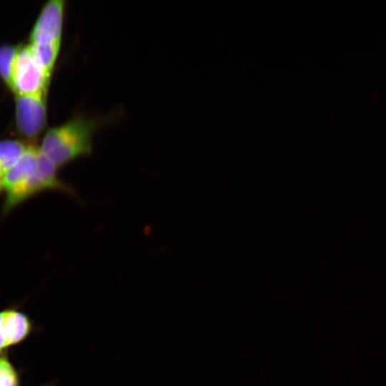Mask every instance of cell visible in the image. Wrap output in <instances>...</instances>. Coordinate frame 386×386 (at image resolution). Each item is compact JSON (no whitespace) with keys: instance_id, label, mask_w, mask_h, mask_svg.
I'll return each mask as SVG.
<instances>
[{"instance_id":"obj_6","label":"cell","mask_w":386,"mask_h":386,"mask_svg":"<svg viewBox=\"0 0 386 386\" xmlns=\"http://www.w3.org/2000/svg\"><path fill=\"white\" fill-rule=\"evenodd\" d=\"M2 312V327L8 346L16 345L24 340L31 328L28 317L15 309L4 310Z\"/></svg>"},{"instance_id":"obj_2","label":"cell","mask_w":386,"mask_h":386,"mask_svg":"<svg viewBox=\"0 0 386 386\" xmlns=\"http://www.w3.org/2000/svg\"><path fill=\"white\" fill-rule=\"evenodd\" d=\"M58 170L57 167L39 148L36 167L18 184L4 192L2 214L6 215L25 201L45 191L61 192L81 202L76 189L62 179Z\"/></svg>"},{"instance_id":"obj_12","label":"cell","mask_w":386,"mask_h":386,"mask_svg":"<svg viewBox=\"0 0 386 386\" xmlns=\"http://www.w3.org/2000/svg\"><path fill=\"white\" fill-rule=\"evenodd\" d=\"M3 191L2 189V187H1V183H0V193Z\"/></svg>"},{"instance_id":"obj_11","label":"cell","mask_w":386,"mask_h":386,"mask_svg":"<svg viewBox=\"0 0 386 386\" xmlns=\"http://www.w3.org/2000/svg\"><path fill=\"white\" fill-rule=\"evenodd\" d=\"M4 170L2 169V167L0 166V183H1V180L4 175Z\"/></svg>"},{"instance_id":"obj_9","label":"cell","mask_w":386,"mask_h":386,"mask_svg":"<svg viewBox=\"0 0 386 386\" xmlns=\"http://www.w3.org/2000/svg\"><path fill=\"white\" fill-rule=\"evenodd\" d=\"M19 45L0 46V78L10 88L11 67Z\"/></svg>"},{"instance_id":"obj_10","label":"cell","mask_w":386,"mask_h":386,"mask_svg":"<svg viewBox=\"0 0 386 386\" xmlns=\"http://www.w3.org/2000/svg\"><path fill=\"white\" fill-rule=\"evenodd\" d=\"M18 375L12 365L6 357H0V386H18Z\"/></svg>"},{"instance_id":"obj_7","label":"cell","mask_w":386,"mask_h":386,"mask_svg":"<svg viewBox=\"0 0 386 386\" xmlns=\"http://www.w3.org/2000/svg\"><path fill=\"white\" fill-rule=\"evenodd\" d=\"M29 45L37 62L51 77L57 60L61 44L30 43Z\"/></svg>"},{"instance_id":"obj_5","label":"cell","mask_w":386,"mask_h":386,"mask_svg":"<svg viewBox=\"0 0 386 386\" xmlns=\"http://www.w3.org/2000/svg\"><path fill=\"white\" fill-rule=\"evenodd\" d=\"M64 7V1L61 0L46 3L32 29L30 43L61 44Z\"/></svg>"},{"instance_id":"obj_4","label":"cell","mask_w":386,"mask_h":386,"mask_svg":"<svg viewBox=\"0 0 386 386\" xmlns=\"http://www.w3.org/2000/svg\"><path fill=\"white\" fill-rule=\"evenodd\" d=\"M46 94L16 95L15 122L19 133L34 140L46 123Z\"/></svg>"},{"instance_id":"obj_3","label":"cell","mask_w":386,"mask_h":386,"mask_svg":"<svg viewBox=\"0 0 386 386\" xmlns=\"http://www.w3.org/2000/svg\"><path fill=\"white\" fill-rule=\"evenodd\" d=\"M50 79L30 45L20 46L12 64L10 89L16 95L46 94Z\"/></svg>"},{"instance_id":"obj_1","label":"cell","mask_w":386,"mask_h":386,"mask_svg":"<svg viewBox=\"0 0 386 386\" xmlns=\"http://www.w3.org/2000/svg\"><path fill=\"white\" fill-rule=\"evenodd\" d=\"M119 114L116 112L104 116L76 114L64 124L50 128L44 136L39 149L58 169L79 157L90 156L95 132Z\"/></svg>"},{"instance_id":"obj_8","label":"cell","mask_w":386,"mask_h":386,"mask_svg":"<svg viewBox=\"0 0 386 386\" xmlns=\"http://www.w3.org/2000/svg\"><path fill=\"white\" fill-rule=\"evenodd\" d=\"M29 145L18 139L0 141V166L4 172L21 158Z\"/></svg>"}]
</instances>
